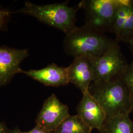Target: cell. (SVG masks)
<instances>
[{
  "mask_svg": "<svg viewBox=\"0 0 133 133\" xmlns=\"http://www.w3.org/2000/svg\"><path fill=\"white\" fill-rule=\"evenodd\" d=\"M89 92L104 110L107 119L133 111L130 92L123 75L107 81L92 82Z\"/></svg>",
  "mask_w": 133,
  "mask_h": 133,
  "instance_id": "1",
  "label": "cell"
},
{
  "mask_svg": "<svg viewBox=\"0 0 133 133\" xmlns=\"http://www.w3.org/2000/svg\"><path fill=\"white\" fill-rule=\"evenodd\" d=\"M114 41L105 33L85 24L65 35L63 46L66 54L74 58L97 57L105 52Z\"/></svg>",
  "mask_w": 133,
  "mask_h": 133,
  "instance_id": "2",
  "label": "cell"
},
{
  "mask_svg": "<svg viewBox=\"0 0 133 133\" xmlns=\"http://www.w3.org/2000/svg\"><path fill=\"white\" fill-rule=\"evenodd\" d=\"M80 9L71 7L68 2L37 5L26 2L24 7L12 13H23L33 16L44 24L61 30L66 35L76 28V13Z\"/></svg>",
  "mask_w": 133,
  "mask_h": 133,
  "instance_id": "3",
  "label": "cell"
},
{
  "mask_svg": "<svg viewBox=\"0 0 133 133\" xmlns=\"http://www.w3.org/2000/svg\"><path fill=\"white\" fill-rule=\"evenodd\" d=\"M88 58L94 72L93 82L107 81L122 76L129 65L116 39L103 55Z\"/></svg>",
  "mask_w": 133,
  "mask_h": 133,
  "instance_id": "4",
  "label": "cell"
},
{
  "mask_svg": "<svg viewBox=\"0 0 133 133\" xmlns=\"http://www.w3.org/2000/svg\"><path fill=\"white\" fill-rule=\"evenodd\" d=\"M121 0H84L78 6L84 10L85 24L102 33L112 32Z\"/></svg>",
  "mask_w": 133,
  "mask_h": 133,
  "instance_id": "5",
  "label": "cell"
},
{
  "mask_svg": "<svg viewBox=\"0 0 133 133\" xmlns=\"http://www.w3.org/2000/svg\"><path fill=\"white\" fill-rule=\"evenodd\" d=\"M69 109L63 104L56 95H50L43 104L36 120L37 125L54 132L62 122L70 115Z\"/></svg>",
  "mask_w": 133,
  "mask_h": 133,
  "instance_id": "6",
  "label": "cell"
},
{
  "mask_svg": "<svg viewBox=\"0 0 133 133\" xmlns=\"http://www.w3.org/2000/svg\"><path fill=\"white\" fill-rule=\"evenodd\" d=\"M29 55L28 49L0 47V86L6 85L16 74L22 73L20 64Z\"/></svg>",
  "mask_w": 133,
  "mask_h": 133,
  "instance_id": "7",
  "label": "cell"
},
{
  "mask_svg": "<svg viewBox=\"0 0 133 133\" xmlns=\"http://www.w3.org/2000/svg\"><path fill=\"white\" fill-rule=\"evenodd\" d=\"M69 83L79 89L82 94L88 91L94 81V72L88 57H78L67 67Z\"/></svg>",
  "mask_w": 133,
  "mask_h": 133,
  "instance_id": "8",
  "label": "cell"
},
{
  "mask_svg": "<svg viewBox=\"0 0 133 133\" xmlns=\"http://www.w3.org/2000/svg\"><path fill=\"white\" fill-rule=\"evenodd\" d=\"M82 95L76 107L77 114L91 129L99 130L107 119L105 111L89 91Z\"/></svg>",
  "mask_w": 133,
  "mask_h": 133,
  "instance_id": "9",
  "label": "cell"
},
{
  "mask_svg": "<svg viewBox=\"0 0 133 133\" xmlns=\"http://www.w3.org/2000/svg\"><path fill=\"white\" fill-rule=\"evenodd\" d=\"M22 74L48 86L57 87L69 84L67 67L59 66L55 63L41 69L23 70Z\"/></svg>",
  "mask_w": 133,
  "mask_h": 133,
  "instance_id": "10",
  "label": "cell"
},
{
  "mask_svg": "<svg viewBox=\"0 0 133 133\" xmlns=\"http://www.w3.org/2000/svg\"><path fill=\"white\" fill-rule=\"evenodd\" d=\"M130 114H122L107 118L100 128V133H133V121Z\"/></svg>",
  "mask_w": 133,
  "mask_h": 133,
  "instance_id": "11",
  "label": "cell"
},
{
  "mask_svg": "<svg viewBox=\"0 0 133 133\" xmlns=\"http://www.w3.org/2000/svg\"><path fill=\"white\" fill-rule=\"evenodd\" d=\"M92 130L76 114L68 116L58 126L54 133H91Z\"/></svg>",
  "mask_w": 133,
  "mask_h": 133,
  "instance_id": "12",
  "label": "cell"
},
{
  "mask_svg": "<svg viewBox=\"0 0 133 133\" xmlns=\"http://www.w3.org/2000/svg\"><path fill=\"white\" fill-rule=\"evenodd\" d=\"M130 0H121V3L115 14L112 26V32L115 36L117 40L123 28L128 12Z\"/></svg>",
  "mask_w": 133,
  "mask_h": 133,
  "instance_id": "13",
  "label": "cell"
},
{
  "mask_svg": "<svg viewBox=\"0 0 133 133\" xmlns=\"http://www.w3.org/2000/svg\"><path fill=\"white\" fill-rule=\"evenodd\" d=\"M133 36V0H130L128 12L123 28L120 34L117 42L128 43Z\"/></svg>",
  "mask_w": 133,
  "mask_h": 133,
  "instance_id": "14",
  "label": "cell"
},
{
  "mask_svg": "<svg viewBox=\"0 0 133 133\" xmlns=\"http://www.w3.org/2000/svg\"><path fill=\"white\" fill-rule=\"evenodd\" d=\"M123 78L128 88L133 111V60L129 64L127 69L123 75Z\"/></svg>",
  "mask_w": 133,
  "mask_h": 133,
  "instance_id": "15",
  "label": "cell"
},
{
  "mask_svg": "<svg viewBox=\"0 0 133 133\" xmlns=\"http://www.w3.org/2000/svg\"><path fill=\"white\" fill-rule=\"evenodd\" d=\"M11 14L6 10L0 9V30H3L6 27Z\"/></svg>",
  "mask_w": 133,
  "mask_h": 133,
  "instance_id": "16",
  "label": "cell"
},
{
  "mask_svg": "<svg viewBox=\"0 0 133 133\" xmlns=\"http://www.w3.org/2000/svg\"><path fill=\"white\" fill-rule=\"evenodd\" d=\"M22 133H54V132L48 131L36 125L35 127L32 130L27 132H22Z\"/></svg>",
  "mask_w": 133,
  "mask_h": 133,
  "instance_id": "17",
  "label": "cell"
},
{
  "mask_svg": "<svg viewBox=\"0 0 133 133\" xmlns=\"http://www.w3.org/2000/svg\"><path fill=\"white\" fill-rule=\"evenodd\" d=\"M0 133H8L5 125L2 123H0Z\"/></svg>",
  "mask_w": 133,
  "mask_h": 133,
  "instance_id": "18",
  "label": "cell"
},
{
  "mask_svg": "<svg viewBox=\"0 0 133 133\" xmlns=\"http://www.w3.org/2000/svg\"><path fill=\"white\" fill-rule=\"evenodd\" d=\"M129 44V48L131 51V52L132 53V54L133 55V37L131 38L130 39V41H129L128 43H127Z\"/></svg>",
  "mask_w": 133,
  "mask_h": 133,
  "instance_id": "19",
  "label": "cell"
},
{
  "mask_svg": "<svg viewBox=\"0 0 133 133\" xmlns=\"http://www.w3.org/2000/svg\"><path fill=\"white\" fill-rule=\"evenodd\" d=\"M8 133H22V132L20 131L19 129L16 128L14 129V130H12L10 132H8Z\"/></svg>",
  "mask_w": 133,
  "mask_h": 133,
  "instance_id": "20",
  "label": "cell"
}]
</instances>
